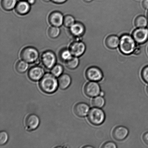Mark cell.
Masks as SVG:
<instances>
[{
	"label": "cell",
	"mask_w": 148,
	"mask_h": 148,
	"mask_svg": "<svg viewBox=\"0 0 148 148\" xmlns=\"http://www.w3.org/2000/svg\"><path fill=\"white\" fill-rule=\"evenodd\" d=\"M142 4L145 10H148V0H143Z\"/></svg>",
	"instance_id": "cell-31"
},
{
	"label": "cell",
	"mask_w": 148,
	"mask_h": 148,
	"mask_svg": "<svg viewBox=\"0 0 148 148\" xmlns=\"http://www.w3.org/2000/svg\"><path fill=\"white\" fill-rule=\"evenodd\" d=\"M85 43L82 40L74 42L71 45L69 50L74 56L80 57L83 55L86 50Z\"/></svg>",
	"instance_id": "cell-7"
},
{
	"label": "cell",
	"mask_w": 148,
	"mask_h": 148,
	"mask_svg": "<svg viewBox=\"0 0 148 148\" xmlns=\"http://www.w3.org/2000/svg\"><path fill=\"white\" fill-rule=\"evenodd\" d=\"M128 134V129L123 126H119L116 127L113 132V137L115 140L119 141L125 139Z\"/></svg>",
	"instance_id": "cell-14"
},
{
	"label": "cell",
	"mask_w": 148,
	"mask_h": 148,
	"mask_svg": "<svg viewBox=\"0 0 148 148\" xmlns=\"http://www.w3.org/2000/svg\"><path fill=\"white\" fill-rule=\"evenodd\" d=\"M48 33L51 38H56L60 34V30L59 27L53 26L49 29Z\"/></svg>",
	"instance_id": "cell-24"
},
{
	"label": "cell",
	"mask_w": 148,
	"mask_h": 148,
	"mask_svg": "<svg viewBox=\"0 0 148 148\" xmlns=\"http://www.w3.org/2000/svg\"><path fill=\"white\" fill-rule=\"evenodd\" d=\"M28 63L24 60L19 61L16 65V70L18 73H22L25 72L28 69Z\"/></svg>",
	"instance_id": "cell-21"
},
{
	"label": "cell",
	"mask_w": 148,
	"mask_h": 148,
	"mask_svg": "<svg viewBox=\"0 0 148 148\" xmlns=\"http://www.w3.org/2000/svg\"><path fill=\"white\" fill-rule=\"evenodd\" d=\"M42 1H45V2H49V1H51V0H42Z\"/></svg>",
	"instance_id": "cell-37"
},
{
	"label": "cell",
	"mask_w": 148,
	"mask_h": 148,
	"mask_svg": "<svg viewBox=\"0 0 148 148\" xmlns=\"http://www.w3.org/2000/svg\"><path fill=\"white\" fill-rule=\"evenodd\" d=\"M41 60L45 67L49 69H52L56 64V55L51 51L45 52L42 55Z\"/></svg>",
	"instance_id": "cell-9"
},
{
	"label": "cell",
	"mask_w": 148,
	"mask_h": 148,
	"mask_svg": "<svg viewBox=\"0 0 148 148\" xmlns=\"http://www.w3.org/2000/svg\"><path fill=\"white\" fill-rule=\"evenodd\" d=\"M17 0H1V6L6 11H10L15 7Z\"/></svg>",
	"instance_id": "cell-20"
},
{
	"label": "cell",
	"mask_w": 148,
	"mask_h": 148,
	"mask_svg": "<svg viewBox=\"0 0 148 148\" xmlns=\"http://www.w3.org/2000/svg\"><path fill=\"white\" fill-rule=\"evenodd\" d=\"M86 3H90L91 2V1H93V0H83Z\"/></svg>",
	"instance_id": "cell-36"
},
{
	"label": "cell",
	"mask_w": 148,
	"mask_h": 148,
	"mask_svg": "<svg viewBox=\"0 0 148 148\" xmlns=\"http://www.w3.org/2000/svg\"><path fill=\"white\" fill-rule=\"evenodd\" d=\"M147 51H148V48H147Z\"/></svg>",
	"instance_id": "cell-41"
},
{
	"label": "cell",
	"mask_w": 148,
	"mask_h": 148,
	"mask_svg": "<svg viewBox=\"0 0 148 148\" xmlns=\"http://www.w3.org/2000/svg\"><path fill=\"white\" fill-rule=\"evenodd\" d=\"M120 37L118 35L115 34H110L107 36L105 40L106 46L111 49H115L119 47Z\"/></svg>",
	"instance_id": "cell-12"
},
{
	"label": "cell",
	"mask_w": 148,
	"mask_h": 148,
	"mask_svg": "<svg viewBox=\"0 0 148 148\" xmlns=\"http://www.w3.org/2000/svg\"><path fill=\"white\" fill-rule=\"evenodd\" d=\"M90 107L85 103H79L75 105L74 108L75 114L78 116L84 117L89 112Z\"/></svg>",
	"instance_id": "cell-16"
},
{
	"label": "cell",
	"mask_w": 148,
	"mask_h": 148,
	"mask_svg": "<svg viewBox=\"0 0 148 148\" xmlns=\"http://www.w3.org/2000/svg\"><path fill=\"white\" fill-rule=\"evenodd\" d=\"M53 2L56 4H62L66 2L67 0H51Z\"/></svg>",
	"instance_id": "cell-33"
},
{
	"label": "cell",
	"mask_w": 148,
	"mask_h": 148,
	"mask_svg": "<svg viewBox=\"0 0 148 148\" xmlns=\"http://www.w3.org/2000/svg\"><path fill=\"white\" fill-rule=\"evenodd\" d=\"M44 71L42 68L38 66H33L29 69L28 75L30 79L33 81H37L43 76Z\"/></svg>",
	"instance_id": "cell-15"
},
{
	"label": "cell",
	"mask_w": 148,
	"mask_h": 148,
	"mask_svg": "<svg viewBox=\"0 0 148 148\" xmlns=\"http://www.w3.org/2000/svg\"><path fill=\"white\" fill-rule=\"evenodd\" d=\"M40 88L43 92L48 94L54 92L57 89L58 82L54 75L47 73L42 78L40 82Z\"/></svg>",
	"instance_id": "cell-2"
},
{
	"label": "cell",
	"mask_w": 148,
	"mask_h": 148,
	"mask_svg": "<svg viewBox=\"0 0 148 148\" xmlns=\"http://www.w3.org/2000/svg\"><path fill=\"white\" fill-rule=\"evenodd\" d=\"M63 67L60 65H56L52 68L51 73L55 77H59L63 73Z\"/></svg>",
	"instance_id": "cell-27"
},
{
	"label": "cell",
	"mask_w": 148,
	"mask_h": 148,
	"mask_svg": "<svg viewBox=\"0 0 148 148\" xmlns=\"http://www.w3.org/2000/svg\"><path fill=\"white\" fill-rule=\"evenodd\" d=\"M92 105L93 106L97 108H102L105 103V101L103 97L97 96L93 99Z\"/></svg>",
	"instance_id": "cell-23"
},
{
	"label": "cell",
	"mask_w": 148,
	"mask_h": 148,
	"mask_svg": "<svg viewBox=\"0 0 148 148\" xmlns=\"http://www.w3.org/2000/svg\"><path fill=\"white\" fill-rule=\"evenodd\" d=\"M86 76L89 80L94 82H98L102 79L103 73L102 70L98 66H90L86 69Z\"/></svg>",
	"instance_id": "cell-6"
},
{
	"label": "cell",
	"mask_w": 148,
	"mask_h": 148,
	"mask_svg": "<svg viewBox=\"0 0 148 148\" xmlns=\"http://www.w3.org/2000/svg\"><path fill=\"white\" fill-rule=\"evenodd\" d=\"M143 139L145 143L148 145V132L145 133L144 135H143Z\"/></svg>",
	"instance_id": "cell-32"
},
{
	"label": "cell",
	"mask_w": 148,
	"mask_h": 148,
	"mask_svg": "<svg viewBox=\"0 0 148 148\" xmlns=\"http://www.w3.org/2000/svg\"><path fill=\"white\" fill-rule=\"evenodd\" d=\"M40 120L37 115L30 114L27 116L25 121L26 129L29 131L36 130L40 124Z\"/></svg>",
	"instance_id": "cell-10"
},
{
	"label": "cell",
	"mask_w": 148,
	"mask_h": 148,
	"mask_svg": "<svg viewBox=\"0 0 148 148\" xmlns=\"http://www.w3.org/2000/svg\"><path fill=\"white\" fill-rule=\"evenodd\" d=\"M134 24L136 28L147 27L148 26V19L145 15L140 14L135 18Z\"/></svg>",
	"instance_id": "cell-19"
},
{
	"label": "cell",
	"mask_w": 148,
	"mask_h": 148,
	"mask_svg": "<svg viewBox=\"0 0 148 148\" xmlns=\"http://www.w3.org/2000/svg\"><path fill=\"white\" fill-rule=\"evenodd\" d=\"M75 23V20L73 16L70 15H66L64 18L63 24L65 27H70Z\"/></svg>",
	"instance_id": "cell-25"
},
{
	"label": "cell",
	"mask_w": 148,
	"mask_h": 148,
	"mask_svg": "<svg viewBox=\"0 0 148 148\" xmlns=\"http://www.w3.org/2000/svg\"><path fill=\"white\" fill-rule=\"evenodd\" d=\"M116 145L114 142H108L103 145L101 148H116Z\"/></svg>",
	"instance_id": "cell-30"
},
{
	"label": "cell",
	"mask_w": 148,
	"mask_h": 148,
	"mask_svg": "<svg viewBox=\"0 0 148 148\" xmlns=\"http://www.w3.org/2000/svg\"><path fill=\"white\" fill-rule=\"evenodd\" d=\"M146 16H147V18L148 19V11L147 12V13H146Z\"/></svg>",
	"instance_id": "cell-38"
},
{
	"label": "cell",
	"mask_w": 148,
	"mask_h": 148,
	"mask_svg": "<svg viewBox=\"0 0 148 148\" xmlns=\"http://www.w3.org/2000/svg\"><path fill=\"white\" fill-rule=\"evenodd\" d=\"M79 63V60L78 57L74 56L66 62V66L69 69H74L78 67Z\"/></svg>",
	"instance_id": "cell-22"
},
{
	"label": "cell",
	"mask_w": 148,
	"mask_h": 148,
	"mask_svg": "<svg viewBox=\"0 0 148 148\" xmlns=\"http://www.w3.org/2000/svg\"><path fill=\"white\" fill-rule=\"evenodd\" d=\"M147 91L148 94V86H147Z\"/></svg>",
	"instance_id": "cell-39"
},
{
	"label": "cell",
	"mask_w": 148,
	"mask_h": 148,
	"mask_svg": "<svg viewBox=\"0 0 148 148\" xmlns=\"http://www.w3.org/2000/svg\"><path fill=\"white\" fill-rule=\"evenodd\" d=\"M88 119L90 122L92 124L99 125L104 122L105 114L102 110L95 107L90 110L88 113Z\"/></svg>",
	"instance_id": "cell-3"
},
{
	"label": "cell",
	"mask_w": 148,
	"mask_h": 148,
	"mask_svg": "<svg viewBox=\"0 0 148 148\" xmlns=\"http://www.w3.org/2000/svg\"><path fill=\"white\" fill-rule=\"evenodd\" d=\"M71 79L70 76L67 74H63L59 77L58 85L62 89H66L70 85Z\"/></svg>",
	"instance_id": "cell-18"
},
{
	"label": "cell",
	"mask_w": 148,
	"mask_h": 148,
	"mask_svg": "<svg viewBox=\"0 0 148 148\" xmlns=\"http://www.w3.org/2000/svg\"><path fill=\"white\" fill-rule=\"evenodd\" d=\"M60 58L62 60L64 61H67L73 57L70 50L65 49L62 50L60 54Z\"/></svg>",
	"instance_id": "cell-26"
},
{
	"label": "cell",
	"mask_w": 148,
	"mask_h": 148,
	"mask_svg": "<svg viewBox=\"0 0 148 148\" xmlns=\"http://www.w3.org/2000/svg\"><path fill=\"white\" fill-rule=\"evenodd\" d=\"M64 18V17L61 13L58 11L53 12L49 16V22L53 26L59 27L63 24Z\"/></svg>",
	"instance_id": "cell-11"
},
{
	"label": "cell",
	"mask_w": 148,
	"mask_h": 148,
	"mask_svg": "<svg viewBox=\"0 0 148 148\" xmlns=\"http://www.w3.org/2000/svg\"><path fill=\"white\" fill-rule=\"evenodd\" d=\"M21 1H26V0H21Z\"/></svg>",
	"instance_id": "cell-40"
},
{
	"label": "cell",
	"mask_w": 148,
	"mask_h": 148,
	"mask_svg": "<svg viewBox=\"0 0 148 148\" xmlns=\"http://www.w3.org/2000/svg\"><path fill=\"white\" fill-rule=\"evenodd\" d=\"M84 92L88 96L94 97L98 96L101 92V88L97 83L94 81L88 83L84 88Z\"/></svg>",
	"instance_id": "cell-8"
},
{
	"label": "cell",
	"mask_w": 148,
	"mask_h": 148,
	"mask_svg": "<svg viewBox=\"0 0 148 148\" xmlns=\"http://www.w3.org/2000/svg\"><path fill=\"white\" fill-rule=\"evenodd\" d=\"M27 2L29 3L31 5L34 4L36 2V0H27Z\"/></svg>",
	"instance_id": "cell-34"
},
{
	"label": "cell",
	"mask_w": 148,
	"mask_h": 148,
	"mask_svg": "<svg viewBox=\"0 0 148 148\" xmlns=\"http://www.w3.org/2000/svg\"><path fill=\"white\" fill-rule=\"evenodd\" d=\"M137 44L131 34L125 33L120 36L119 49L123 54H132L137 47Z\"/></svg>",
	"instance_id": "cell-1"
},
{
	"label": "cell",
	"mask_w": 148,
	"mask_h": 148,
	"mask_svg": "<svg viewBox=\"0 0 148 148\" xmlns=\"http://www.w3.org/2000/svg\"><path fill=\"white\" fill-rule=\"evenodd\" d=\"M8 139V134L4 131L1 132L0 133V144L1 145L5 144Z\"/></svg>",
	"instance_id": "cell-28"
},
{
	"label": "cell",
	"mask_w": 148,
	"mask_h": 148,
	"mask_svg": "<svg viewBox=\"0 0 148 148\" xmlns=\"http://www.w3.org/2000/svg\"><path fill=\"white\" fill-rule=\"evenodd\" d=\"M132 36L137 44H144L148 40V27L136 28L133 30Z\"/></svg>",
	"instance_id": "cell-5"
},
{
	"label": "cell",
	"mask_w": 148,
	"mask_h": 148,
	"mask_svg": "<svg viewBox=\"0 0 148 148\" xmlns=\"http://www.w3.org/2000/svg\"><path fill=\"white\" fill-rule=\"evenodd\" d=\"M141 76L143 80L148 84V65L144 66L142 69Z\"/></svg>",
	"instance_id": "cell-29"
},
{
	"label": "cell",
	"mask_w": 148,
	"mask_h": 148,
	"mask_svg": "<svg viewBox=\"0 0 148 148\" xmlns=\"http://www.w3.org/2000/svg\"><path fill=\"white\" fill-rule=\"evenodd\" d=\"M38 52L34 48L26 47L23 49L20 53V56L22 60L28 63H35L38 60Z\"/></svg>",
	"instance_id": "cell-4"
},
{
	"label": "cell",
	"mask_w": 148,
	"mask_h": 148,
	"mask_svg": "<svg viewBox=\"0 0 148 148\" xmlns=\"http://www.w3.org/2000/svg\"><path fill=\"white\" fill-rule=\"evenodd\" d=\"M30 9V4L25 1H19L15 7L16 12L21 15L27 14L29 12Z\"/></svg>",
	"instance_id": "cell-17"
},
{
	"label": "cell",
	"mask_w": 148,
	"mask_h": 148,
	"mask_svg": "<svg viewBox=\"0 0 148 148\" xmlns=\"http://www.w3.org/2000/svg\"><path fill=\"white\" fill-rule=\"evenodd\" d=\"M99 95L103 97L104 95V92L103 91H101Z\"/></svg>",
	"instance_id": "cell-35"
},
{
	"label": "cell",
	"mask_w": 148,
	"mask_h": 148,
	"mask_svg": "<svg viewBox=\"0 0 148 148\" xmlns=\"http://www.w3.org/2000/svg\"><path fill=\"white\" fill-rule=\"evenodd\" d=\"M70 31L72 35L78 38L81 37L85 34V27L83 23L77 22L70 27Z\"/></svg>",
	"instance_id": "cell-13"
}]
</instances>
